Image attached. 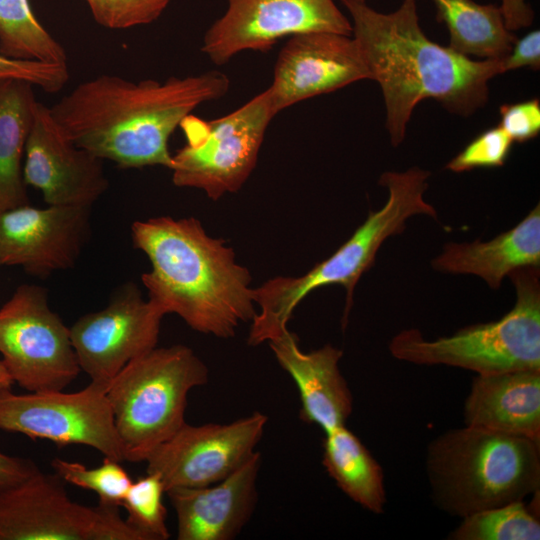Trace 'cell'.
Wrapping results in <instances>:
<instances>
[{"label": "cell", "instance_id": "2", "mask_svg": "<svg viewBox=\"0 0 540 540\" xmlns=\"http://www.w3.org/2000/svg\"><path fill=\"white\" fill-rule=\"evenodd\" d=\"M229 87V78L220 71L163 82L100 75L80 83L49 109L68 139L103 160L122 168L170 169L171 134L198 106L223 97Z\"/></svg>", "mask_w": 540, "mask_h": 540}, {"label": "cell", "instance_id": "7", "mask_svg": "<svg viewBox=\"0 0 540 540\" xmlns=\"http://www.w3.org/2000/svg\"><path fill=\"white\" fill-rule=\"evenodd\" d=\"M508 277L516 302L500 319L435 340L425 339L418 329H406L392 338L390 353L402 361L453 366L477 375L540 369L539 267L519 268Z\"/></svg>", "mask_w": 540, "mask_h": 540}, {"label": "cell", "instance_id": "26", "mask_svg": "<svg viewBox=\"0 0 540 540\" xmlns=\"http://www.w3.org/2000/svg\"><path fill=\"white\" fill-rule=\"evenodd\" d=\"M453 540H539L540 522L524 501L486 509L462 518Z\"/></svg>", "mask_w": 540, "mask_h": 540}, {"label": "cell", "instance_id": "37", "mask_svg": "<svg viewBox=\"0 0 540 540\" xmlns=\"http://www.w3.org/2000/svg\"><path fill=\"white\" fill-rule=\"evenodd\" d=\"M353 1L366 3L368 0H353Z\"/></svg>", "mask_w": 540, "mask_h": 540}, {"label": "cell", "instance_id": "10", "mask_svg": "<svg viewBox=\"0 0 540 540\" xmlns=\"http://www.w3.org/2000/svg\"><path fill=\"white\" fill-rule=\"evenodd\" d=\"M119 508L76 503L57 474L39 470L0 494V540H145Z\"/></svg>", "mask_w": 540, "mask_h": 540}, {"label": "cell", "instance_id": "34", "mask_svg": "<svg viewBox=\"0 0 540 540\" xmlns=\"http://www.w3.org/2000/svg\"><path fill=\"white\" fill-rule=\"evenodd\" d=\"M40 469L30 459L0 451V494L25 481Z\"/></svg>", "mask_w": 540, "mask_h": 540}, {"label": "cell", "instance_id": "22", "mask_svg": "<svg viewBox=\"0 0 540 540\" xmlns=\"http://www.w3.org/2000/svg\"><path fill=\"white\" fill-rule=\"evenodd\" d=\"M33 86L21 79H0V212L30 204L23 159L38 102Z\"/></svg>", "mask_w": 540, "mask_h": 540}, {"label": "cell", "instance_id": "27", "mask_svg": "<svg viewBox=\"0 0 540 540\" xmlns=\"http://www.w3.org/2000/svg\"><path fill=\"white\" fill-rule=\"evenodd\" d=\"M166 493L161 477L147 472L132 481L121 504L126 510V522L145 540H166L170 533L166 524L167 510L163 504Z\"/></svg>", "mask_w": 540, "mask_h": 540}, {"label": "cell", "instance_id": "24", "mask_svg": "<svg viewBox=\"0 0 540 540\" xmlns=\"http://www.w3.org/2000/svg\"><path fill=\"white\" fill-rule=\"evenodd\" d=\"M436 18L449 32L448 47L467 57L502 59L517 40L507 29L499 6L473 0H431Z\"/></svg>", "mask_w": 540, "mask_h": 540}, {"label": "cell", "instance_id": "31", "mask_svg": "<svg viewBox=\"0 0 540 540\" xmlns=\"http://www.w3.org/2000/svg\"><path fill=\"white\" fill-rule=\"evenodd\" d=\"M69 77L68 64L15 60L0 54V79H21L47 93H56L65 86Z\"/></svg>", "mask_w": 540, "mask_h": 540}, {"label": "cell", "instance_id": "21", "mask_svg": "<svg viewBox=\"0 0 540 540\" xmlns=\"http://www.w3.org/2000/svg\"><path fill=\"white\" fill-rule=\"evenodd\" d=\"M434 270L472 274L492 289L514 270L540 265V206L537 204L512 229L487 242L448 243L431 262Z\"/></svg>", "mask_w": 540, "mask_h": 540}, {"label": "cell", "instance_id": "5", "mask_svg": "<svg viewBox=\"0 0 540 540\" xmlns=\"http://www.w3.org/2000/svg\"><path fill=\"white\" fill-rule=\"evenodd\" d=\"M431 498L452 516L524 501L540 488V440L464 426L427 447Z\"/></svg>", "mask_w": 540, "mask_h": 540}, {"label": "cell", "instance_id": "11", "mask_svg": "<svg viewBox=\"0 0 540 540\" xmlns=\"http://www.w3.org/2000/svg\"><path fill=\"white\" fill-rule=\"evenodd\" d=\"M106 390L107 386L91 381L70 393L0 391V430L48 440L60 447L85 445L123 462L124 449Z\"/></svg>", "mask_w": 540, "mask_h": 540}, {"label": "cell", "instance_id": "17", "mask_svg": "<svg viewBox=\"0 0 540 540\" xmlns=\"http://www.w3.org/2000/svg\"><path fill=\"white\" fill-rule=\"evenodd\" d=\"M370 78L352 35L306 32L291 36L282 47L273 82L266 90L279 113L300 101Z\"/></svg>", "mask_w": 540, "mask_h": 540}, {"label": "cell", "instance_id": "18", "mask_svg": "<svg viewBox=\"0 0 540 540\" xmlns=\"http://www.w3.org/2000/svg\"><path fill=\"white\" fill-rule=\"evenodd\" d=\"M261 454L256 451L223 480L166 491L177 517L178 540H232L251 519L258 500Z\"/></svg>", "mask_w": 540, "mask_h": 540}, {"label": "cell", "instance_id": "3", "mask_svg": "<svg viewBox=\"0 0 540 540\" xmlns=\"http://www.w3.org/2000/svg\"><path fill=\"white\" fill-rule=\"evenodd\" d=\"M131 239L151 263L142 282L148 299L164 314L175 313L193 330L219 338L233 337L240 323L252 321L256 311L248 269L199 220L160 216L136 221Z\"/></svg>", "mask_w": 540, "mask_h": 540}, {"label": "cell", "instance_id": "12", "mask_svg": "<svg viewBox=\"0 0 540 540\" xmlns=\"http://www.w3.org/2000/svg\"><path fill=\"white\" fill-rule=\"evenodd\" d=\"M306 32L352 35V24L334 0H227L201 50L224 65L242 51L266 52L278 40Z\"/></svg>", "mask_w": 540, "mask_h": 540}, {"label": "cell", "instance_id": "14", "mask_svg": "<svg viewBox=\"0 0 540 540\" xmlns=\"http://www.w3.org/2000/svg\"><path fill=\"white\" fill-rule=\"evenodd\" d=\"M164 315L134 283L123 285L105 308L69 327L81 371L108 387L129 362L157 347Z\"/></svg>", "mask_w": 540, "mask_h": 540}, {"label": "cell", "instance_id": "6", "mask_svg": "<svg viewBox=\"0 0 540 540\" xmlns=\"http://www.w3.org/2000/svg\"><path fill=\"white\" fill-rule=\"evenodd\" d=\"M205 363L188 346L155 347L129 362L108 384L125 461L144 462L185 421L189 392L207 384Z\"/></svg>", "mask_w": 540, "mask_h": 540}, {"label": "cell", "instance_id": "23", "mask_svg": "<svg viewBox=\"0 0 540 540\" xmlns=\"http://www.w3.org/2000/svg\"><path fill=\"white\" fill-rule=\"evenodd\" d=\"M322 464L338 488L364 509L381 514L387 502L384 472L346 425L325 433Z\"/></svg>", "mask_w": 540, "mask_h": 540}, {"label": "cell", "instance_id": "4", "mask_svg": "<svg viewBox=\"0 0 540 540\" xmlns=\"http://www.w3.org/2000/svg\"><path fill=\"white\" fill-rule=\"evenodd\" d=\"M430 172L417 166L403 172H384L379 184L388 190L386 204L370 211L366 220L330 257L299 277L278 276L253 288L259 306L252 319L248 344L252 346L278 337L286 331L296 306L313 290L338 284L346 290L344 320L352 305L354 288L370 269L383 242L400 234L406 221L415 215L437 219L435 208L424 198Z\"/></svg>", "mask_w": 540, "mask_h": 540}, {"label": "cell", "instance_id": "9", "mask_svg": "<svg viewBox=\"0 0 540 540\" xmlns=\"http://www.w3.org/2000/svg\"><path fill=\"white\" fill-rule=\"evenodd\" d=\"M0 354L27 392L64 390L81 371L70 329L50 308L47 290L34 284L18 286L0 307Z\"/></svg>", "mask_w": 540, "mask_h": 540}, {"label": "cell", "instance_id": "35", "mask_svg": "<svg viewBox=\"0 0 540 540\" xmlns=\"http://www.w3.org/2000/svg\"><path fill=\"white\" fill-rule=\"evenodd\" d=\"M500 11L508 30L516 31L532 25L534 11L527 0H500Z\"/></svg>", "mask_w": 540, "mask_h": 540}, {"label": "cell", "instance_id": "8", "mask_svg": "<svg viewBox=\"0 0 540 540\" xmlns=\"http://www.w3.org/2000/svg\"><path fill=\"white\" fill-rule=\"evenodd\" d=\"M277 113L267 90L231 113L205 121L190 114L180 124L186 144L172 155V181L212 200L238 191L254 170L266 130Z\"/></svg>", "mask_w": 540, "mask_h": 540}, {"label": "cell", "instance_id": "28", "mask_svg": "<svg viewBox=\"0 0 540 540\" xmlns=\"http://www.w3.org/2000/svg\"><path fill=\"white\" fill-rule=\"evenodd\" d=\"M51 466L64 482L94 492L100 503L121 507L132 479L121 462L104 457L96 468L79 462L55 458Z\"/></svg>", "mask_w": 540, "mask_h": 540}, {"label": "cell", "instance_id": "29", "mask_svg": "<svg viewBox=\"0 0 540 540\" xmlns=\"http://www.w3.org/2000/svg\"><path fill=\"white\" fill-rule=\"evenodd\" d=\"M95 21L109 29H127L157 20L171 0H86Z\"/></svg>", "mask_w": 540, "mask_h": 540}, {"label": "cell", "instance_id": "20", "mask_svg": "<svg viewBox=\"0 0 540 540\" xmlns=\"http://www.w3.org/2000/svg\"><path fill=\"white\" fill-rule=\"evenodd\" d=\"M463 419L466 426L540 440V369L477 375Z\"/></svg>", "mask_w": 540, "mask_h": 540}, {"label": "cell", "instance_id": "33", "mask_svg": "<svg viewBox=\"0 0 540 540\" xmlns=\"http://www.w3.org/2000/svg\"><path fill=\"white\" fill-rule=\"evenodd\" d=\"M504 73L520 68L538 70L540 67V31L532 30L515 41L510 52L502 58Z\"/></svg>", "mask_w": 540, "mask_h": 540}, {"label": "cell", "instance_id": "19", "mask_svg": "<svg viewBox=\"0 0 540 540\" xmlns=\"http://www.w3.org/2000/svg\"><path fill=\"white\" fill-rule=\"evenodd\" d=\"M268 343L298 388L300 419L319 426L324 433L345 426L353 410V396L339 369L342 350L326 344L304 352L288 329Z\"/></svg>", "mask_w": 540, "mask_h": 540}, {"label": "cell", "instance_id": "32", "mask_svg": "<svg viewBox=\"0 0 540 540\" xmlns=\"http://www.w3.org/2000/svg\"><path fill=\"white\" fill-rule=\"evenodd\" d=\"M499 126L513 142L529 141L540 132V102L537 98L500 107Z\"/></svg>", "mask_w": 540, "mask_h": 540}, {"label": "cell", "instance_id": "25", "mask_svg": "<svg viewBox=\"0 0 540 540\" xmlns=\"http://www.w3.org/2000/svg\"><path fill=\"white\" fill-rule=\"evenodd\" d=\"M0 54L15 60L67 64L65 49L39 23L28 0H0Z\"/></svg>", "mask_w": 540, "mask_h": 540}, {"label": "cell", "instance_id": "36", "mask_svg": "<svg viewBox=\"0 0 540 540\" xmlns=\"http://www.w3.org/2000/svg\"><path fill=\"white\" fill-rule=\"evenodd\" d=\"M14 381L8 372L6 366L0 360V391L9 390L12 388Z\"/></svg>", "mask_w": 540, "mask_h": 540}, {"label": "cell", "instance_id": "13", "mask_svg": "<svg viewBox=\"0 0 540 540\" xmlns=\"http://www.w3.org/2000/svg\"><path fill=\"white\" fill-rule=\"evenodd\" d=\"M267 415L255 411L230 423L183 426L144 461L165 491L217 483L246 462L262 438Z\"/></svg>", "mask_w": 540, "mask_h": 540}, {"label": "cell", "instance_id": "30", "mask_svg": "<svg viewBox=\"0 0 540 540\" xmlns=\"http://www.w3.org/2000/svg\"><path fill=\"white\" fill-rule=\"evenodd\" d=\"M512 144L511 138L499 125L489 128L452 158L447 163L446 169L461 173L476 168L501 167L506 163Z\"/></svg>", "mask_w": 540, "mask_h": 540}, {"label": "cell", "instance_id": "16", "mask_svg": "<svg viewBox=\"0 0 540 540\" xmlns=\"http://www.w3.org/2000/svg\"><path fill=\"white\" fill-rule=\"evenodd\" d=\"M90 208L27 204L0 212V267L39 277L72 268L89 235Z\"/></svg>", "mask_w": 540, "mask_h": 540}, {"label": "cell", "instance_id": "15", "mask_svg": "<svg viewBox=\"0 0 540 540\" xmlns=\"http://www.w3.org/2000/svg\"><path fill=\"white\" fill-rule=\"evenodd\" d=\"M103 159L60 130L50 109L37 102L26 141L23 177L47 205L91 207L108 189Z\"/></svg>", "mask_w": 540, "mask_h": 540}, {"label": "cell", "instance_id": "1", "mask_svg": "<svg viewBox=\"0 0 540 540\" xmlns=\"http://www.w3.org/2000/svg\"><path fill=\"white\" fill-rule=\"evenodd\" d=\"M341 2L370 79L381 88L394 147L403 142L421 101L434 99L451 113L470 116L487 103L490 81L504 73L502 59L472 60L431 41L420 26L417 0H403L389 13L363 2Z\"/></svg>", "mask_w": 540, "mask_h": 540}]
</instances>
